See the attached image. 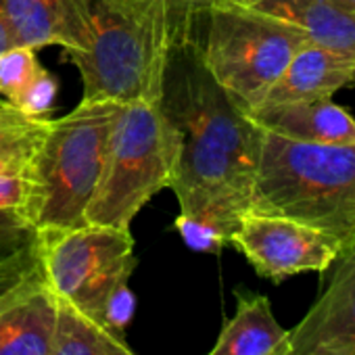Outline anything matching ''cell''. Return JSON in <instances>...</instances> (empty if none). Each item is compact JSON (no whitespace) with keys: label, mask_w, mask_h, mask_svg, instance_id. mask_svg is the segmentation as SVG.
<instances>
[{"label":"cell","mask_w":355,"mask_h":355,"mask_svg":"<svg viewBox=\"0 0 355 355\" xmlns=\"http://www.w3.org/2000/svg\"><path fill=\"white\" fill-rule=\"evenodd\" d=\"M24 117H28V115H24L21 111L9 107V105H5V103H0V130L7 128V125H13V123H17V121H21Z\"/></svg>","instance_id":"25"},{"label":"cell","mask_w":355,"mask_h":355,"mask_svg":"<svg viewBox=\"0 0 355 355\" xmlns=\"http://www.w3.org/2000/svg\"><path fill=\"white\" fill-rule=\"evenodd\" d=\"M178 165L173 128L157 105H121L107 142L86 224L130 230L138 211L171 187Z\"/></svg>","instance_id":"5"},{"label":"cell","mask_w":355,"mask_h":355,"mask_svg":"<svg viewBox=\"0 0 355 355\" xmlns=\"http://www.w3.org/2000/svg\"><path fill=\"white\" fill-rule=\"evenodd\" d=\"M305 42L297 28L249 7L209 5L199 21L205 67L247 115L266 101Z\"/></svg>","instance_id":"6"},{"label":"cell","mask_w":355,"mask_h":355,"mask_svg":"<svg viewBox=\"0 0 355 355\" xmlns=\"http://www.w3.org/2000/svg\"><path fill=\"white\" fill-rule=\"evenodd\" d=\"M59 92V82L55 76H51L44 67L42 71L36 76V80L30 84V88L24 92V96L17 103V111H21L28 117H38V119H46L55 98Z\"/></svg>","instance_id":"21"},{"label":"cell","mask_w":355,"mask_h":355,"mask_svg":"<svg viewBox=\"0 0 355 355\" xmlns=\"http://www.w3.org/2000/svg\"><path fill=\"white\" fill-rule=\"evenodd\" d=\"M86 103L157 105L173 42L197 21L173 0H69Z\"/></svg>","instance_id":"2"},{"label":"cell","mask_w":355,"mask_h":355,"mask_svg":"<svg viewBox=\"0 0 355 355\" xmlns=\"http://www.w3.org/2000/svg\"><path fill=\"white\" fill-rule=\"evenodd\" d=\"M11 44V34H9V26H7V17H5V0H0V55H3Z\"/></svg>","instance_id":"26"},{"label":"cell","mask_w":355,"mask_h":355,"mask_svg":"<svg viewBox=\"0 0 355 355\" xmlns=\"http://www.w3.org/2000/svg\"><path fill=\"white\" fill-rule=\"evenodd\" d=\"M28 201L26 175H0V209H19L24 214Z\"/></svg>","instance_id":"23"},{"label":"cell","mask_w":355,"mask_h":355,"mask_svg":"<svg viewBox=\"0 0 355 355\" xmlns=\"http://www.w3.org/2000/svg\"><path fill=\"white\" fill-rule=\"evenodd\" d=\"M59 299L46 276L0 309V355H51Z\"/></svg>","instance_id":"11"},{"label":"cell","mask_w":355,"mask_h":355,"mask_svg":"<svg viewBox=\"0 0 355 355\" xmlns=\"http://www.w3.org/2000/svg\"><path fill=\"white\" fill-rule=\"evenodd\" d=\"M353 65L355 61L340 53L305 42L291 57L282 76L270 88L261 105L330 98L334 92L351 84Z\"/></svg>","instance_id":"12"},{"label":"cell","mask_w":355,"mask_h":355,"mask_svg":"<svg viewBox=\"0 0 355 355\" xmlns=\"http://www.w3.org/2000/svg\"><path fill=\"white\" fill-rule=\"evenodd\" d=\"M199 21L171 46L157 107L178 140L175 230L193 251L218 255L251 211L263 130L205 67Z\"/></svg>","instance_id":"1"},{"label":"cell","mask_w":355,"mask_h":355,"mask_svg":"<svg viewBox=\"0 0 355 355\" xmlns=\"http://www.w3.org/2000/svg\"><path fill=\"white\" fill-rule=\"evenodd\" d=\"M351 84H355V65H353V80H351Z\"/></svg>","instance_id":"29"},{"label":"cell","mask_w":355,"mask_h":355,"mask_svg":"<svg viewBox=\"0 0 355 355\" xmlns=\"http://www.w3.org/2000/svg\"><path fill=\"white\" fill-rule=\"evenodd\" d=\"M51 355H136L123 334L96 324L71 305L59 301V318Z\"/></svg>","instance_id":"16"},{"label":"cell","mask_w":355,"mask_h":355,"mask_svg":"<svg viewBox=\"0 0 355 355\" xmlns=\"http://www.w3.org/2000/svg\"><path fill=\"white\" fill-rule=\"evenodd\" d=\"M134 309H136V299H134L128 282H123L115 288V293L111 295V299L107 303L105 326L117 334H123L125 326L130 324V320L134 315Z\"/></svg>","instance_id":"22"},{"label":"cell","mask_w":355,"mask_h":355,"mask_svg":"<svg viewBox=\"0 0 355 355\" xmlns=\"http://www.w3.org/2000/svg\"><path fill=\"white\" fill-rule=\"evenodd\" d=\"M249 9L297 28L309 42L355 61V13L338 0H257Z\"/></svg>","instance_id":"13"},{"label":"cell","mask_w":355,"mask_h":355,"mask_svg":"<svg viewBox=\"0 0 355 355\" xmlns=\"http://www.w3.org/2000/svg\"><path fill=\"white\" fill-rule=\"evenodd\" d=\"M253 270L272 282L305 272H326L345 251V245L309 224L284 216L249 211L232 236Z\"/></svg>","instance_id":"8"},{"label":"cell","mask_w":355,"mask_h":355,"mask_svg":"<svg viewBox=\"0 0 355 355\" xmlns=\"http://www.w3.org/2000/svg\"><path fill=\"white\" fill-rule=\"evenodd\" d=\"M338 3H343L349 11H353V13H355V0H338Z\"/></svg>","instance_id":"28"},{"label":"cell","mask_w":355,"mask_h":355,"mask_svg":"<svg viewBox=\"0 0 355 355\" xmlns=\"http://www.w3.org/2000/svg\"><path fill=\"white\" fill-rule=\"evenodd\" d=\"M173 3L184 15L197 19V17H201L207 11V7L211 5V0H173Z\"/></svg>","instance_id":"24"},{"label":"cell","mask_w":355,"mask_h":355,"mask_svg":"<svg viewBox=\"0 0 355 355\" xmlns=\"http://www.w3.org/2000/svg\"><path fill=\"white\" fill-rule=\"evenodd\" d=\"M249 117L263 130L288 140L315 144L355 142V119L330 98L261 105Z\"/></svg>","instance_id":"10"},{"label":"cell","mask_w":355,"mask_h":355,"mask_svg":"<svg viewBox=\"0 0 355 355\" xmlns=\"http://www.w3.org/2000/svg\"><path fill=\"white\" fill-rule=\"evenodd\" d=\"M42 71L36 51L30 46H9L0 55V103L17 107L24 92Z\"/></svg>","instance_id":"18"},{"label":"cell","mask_w":355,"mask_h":355,"mask_svg":"<svg viewBox=\"0 0 355 355\" xmlns=\"http://www.w3.org/2000/svg\"><path fill=\"white\" fill-rule=\"evenodd\" d=\"M119 103L82 101L51 125L26 171L28 201L24 216L38 230L86 226V209L94 197L109 134Z\"/></svg>","instance_id":"4"},{"label":"cell","mask_w":355,"mask_h":355,"mask_svg":"<svg viewBox=\"0 0 355 355\" xmlns=\"http://www.w3.org/2000/svg\"><path fill=\"white\" fill-rule=\"evenodd\" d=\"M49 125V117H24L0 130V175H26Z\"/></svg>","instance_id":"17"},{"label":"cell","mask_w":355,"mask_h":355,"mask_svg":"<svg viewBox=\"0 0 355 355\" xmlns=\"http://www.w3.org/2000/svg\"><path fill=\"white\" fill-rule=\"evenodd\" d=\"M46 282L59 301L105 326V309L115 288L136 270L130 230L80 226L38 230Z\"/></svg>","instance_id":"7"},{"label":"cell","mask_w":355,"mask_h":355,"mask_svg":"<svg viewBox=\"0 0 355 355\" xmlns=\"http://www.w3.org/2000/svg\"><path fill=\"white\" fill-rule=\"evenodd\" d=\"M5 17L13 46L34 51L57 44L73 49V15L69 0H5Z\"/></svg>","instance_id":"15"},{"label":"cell","mask_w":355,"mask_h":355,"mask_svg":"<svg viewBox=\"0 0 355 355\" xmlns=\"http://www.w3.org/2000/svg\"><path fill=\"white\" fill-rule=\"evenodd\" d=\"M251 211L284 216L355 243V142L315 144L263 132Z\"/></svg>","instance_id":"3"},{"label":"cell","mask_w":355,"mask_h":355,"mask_svg":"<svg viewBox=\"0 0 355 355\" xmlns=\"http://www.w3.org/2000/svg\"><path fill=\"white\" fill-rule=\"evenodd\" d=\"M257 0H211V5H232V7H253Z\"/></svg>","instance_id":"27"},{"label":"cell","mask_w":355,"mask_h":355,"mask_svg":"<svg viewBox=\"0 0 355 355\" xmlns=\"http://www.w3.org/2000/svg\"><path fill=\"white\" fill-rule=\"evenodd\" d=\"M209 355H291V330L280 326L268 297L239 293L236 313Z\"/></svg>","instance_id":"14"},{"label":"cell","mask_w":355,"mask_h":355,"mask_svg":"<svg viewBox=\"0 0 355 355\" xmlns=\"http://www.w3.org/2000/svg\"><path fill=\"white\" fill-rule=\"evenodd\" d=\"M44 278L42 255H40V236L38 243L30 249L13 255L11 259L0 261V309L7 307L24 291Z\"/></svg>","instance_id":"19"},{"label":"cell","mask_w":355,"mask_h":355,"mask_svg":"<svg viewBox=\"0 0 355 355\" xmlns=\"http://www.w3.org/2000/svg\"><path fill=\"white\" fill-rule=\"evenodd\" d=\"M38 228L19 209H0V261L38 243Z\"/></svg>","instance_id":"20"},{"label":"cell","mask_w":355,"mask_h":355,"mask_svg":"<svg viewBox=\"0 0 355 355\" xmlns=\"http://www.w3.org/2000/svg\"><path fill=\"white\" fill-rule=\"evenodd\" d=\"M336 261L328 288L291 330V355H355V243Z\"/></svg>","instance_id":"9"}]
</instances>
